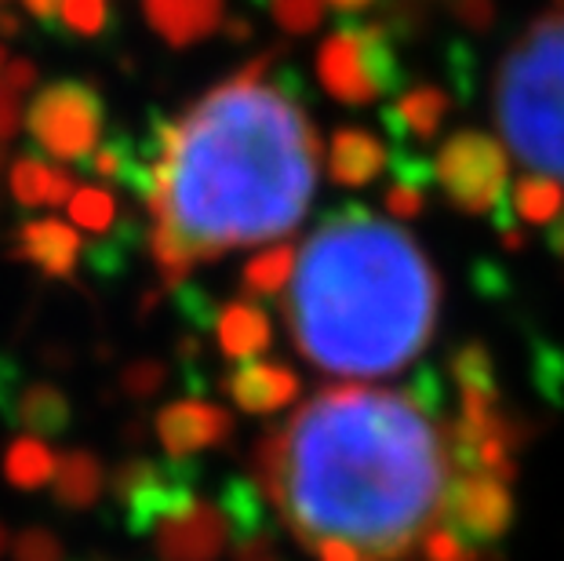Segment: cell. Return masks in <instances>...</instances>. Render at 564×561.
Listing matches in <instances>:
<instances>
[{"instance_id": "cell-41", "label": "cell", "mask_w": 564, "mask_h": 561, "mask_svg": "<svg viewBox=\"0 0 564 561\" xmlns=\"http://www.w3.org/2000/svg\"><path fill=\"white\" fill-rule=\"evenodd\" d=\"M317 561H368L361 551H354L350 543H339V540H328V543H321L317 547Z\"/></svg>"}, {"instance_id": "cell-21", "label": "cell", "mask_w": 564, "mask_h": 561, "mask_svg": "<svg viewBox=\"0 0 564 561\" xmlns=\"http://www.w3.org/2000/svg\"><path fill=\"white\" fill-rule=\"evenodd\" d=\"M58 456L44 445L41 438H15L8 441L4 449V477L8 485L22 488V493H33V488H44L55 477Z\"/></svg>"}, {"instance_id": "cell-48", "label": "cell", "mask_w": 564, "mask_h": 561, "mask_svg": "<svg viewBox=\"0 0 564 561\" xmlns=\"http://www.w3.org/2000/svg\"><path fill=\"white\" fill-rule=\"evenodd\" d=\"M256 4H270V0H256Z\"/></svg>"}, {"instance_id": "cell-16", "label": "cell", "mask_w": 564, "mask_h": 561, "mask_svg": "<svg viewBox=\"0 0 564 561\" xmlns=\"http://www.w3.org/2000/svg\"><path fill=\"white\" fill-rule=\"evenodd\" d=\"M215 339H219L223 354L230 362H256L273 339L270 314L267 306H259L256 300H234L219 310L215 317Z\"/></svg>"}, {"instance_id": "cell-11", "label": "cell", "mask_w": 564, "mask_h": 561, "mask_svg": "<svg viewBox=\"0 0 564 561\" xmlns=\"http://www.w3.org/2000/svg\"><path fill=\"white\" fill-rule=\"evenodd\" d=\"M226 393L241 412L248 416H267V412H281L299 398V376L292 368H284L278 362H241L226 376Z\"/></svg>"}, {"instance_id": "cell-36", "label": "cell", "mask_w": 564, "mask_h": 561, "mask_svg": "<svg viewBox=\"0 0 564 561\" xmlns=\"http://www.w3.org/2000/svg\"><path fill=\"white\" fill-rule=\"evenodd\" d=\"M387 208H390L398 219H415V216H423V208H426V190L408 186V183H393V186L387 190Z\"/></svg>"}, {"instance_id": "cell-19", "label": "cell", "mask_w": 564, "mask_h": 561, "mask_svg": "<svg viewBox=\"0 0 564 561\" xmlns=\"http://www.w3.org/2000/svg\"><path fill=\"white\" fill-rule=\"evenodd\" d=\"M106 493V471L95 452L66 449L55 467V504L63 510H88Z\"/></svg>"}, {"instance_id": "cell-25", "label": "cell", "mask_w": 564, "mask_h": 561, "mask_svg": "<svg viewBox=\"0 0 564 561\" xmlns=\"http://www.w3.org/2000/svg\"><path fill=\"white\" fill-rule=\"evenodd\" d=\"M452 373L459 393H481V398H499V379H496V362H491L485 343H463L452 354Z\"/></svg>"}, {"instance_id": "cell-1", "label": "cell", "mask_w": 564, "mask_h": 561, "mask_svg": "<svg viewBox=\"0 0 564 561\" xmlns=\"http://www.w3.org/2000/svg\"><path fill=\"white\" fill-rule=\"evenodd\" d=\"M273 55L226 77L183 121L153 114L139 139V158L158 172L147 245L172 289L194 262L281 241L306 219L321 142L295 69L281 66L270 77Z\"/></svg>"}, {"instance_id": "cell-35", "label": "cell", "mask_w": 564, "mask_h": 561, "mask_svg": "<svg viewBox=\"0 0 564 561\" xmlns=\"http://www.w3.org/2000/svg\"><path fill=\"white\" fill-rule=\"evenodd\" d=\"M452 15L459 26L474 33H488L496 26V0H452Z\"/></svg>"}, {"instance_id": "cell-23", "label": "cell", "mask_w": 564, "mask_h": 561, "mask_svg": "<svg viewBox=\"0 0 564 561\" xmlns=\"http://www.w3.org/2000/svg\"><path fill=\"white\" fill-rule=\"evenodd\" d=\"M510 205L524 223H554L564 212V186L546 175H521L510 190Z\"/></svg>"}, {"instance_id": "cell-31", "label": "cell", "mask_w": 564, "mask_h": 561, "mask_svg": "<svg viewBox=\"0 0 564 561\" xmlns=\"http://www.w3.org/2000/svg\"><path fill=\"white\" fill-rule=\"evenodd\" d=\"M175 310H178V317L186 321L189 328H215V317H219V306H215L208 300V292L197 289V284H175Z\"/></svg>"}, {"instance_id": "cell-24", "label": "cell", "mask_w": 564, "mask_h": 561, "mask_svg": "<svg viewBox=\"0 0 564 561\" xmlns=\"http://www.w3.org/2000/svg\"><path fill=\"white\" fill-rule=\"evenodd\" d=\"M295 259H299V252L292 245H278V248H270V252L248 259L241 270V284H245L248 300L251 295H281V289L292 284Z\"/></svg>"}, {"instance_id": "cell-33", "label": "cell", "mask_w": 564, "mask_h": 561, "mask_svg": "<svg viewBox=\"0 0 564 561\" xmlns=\"http://www.w3.org/2000/svg\"><path fill=\"white\" fill-rule=\"evenodd\" d=\"M390 169H393V183H408V186H419V190H426L430 183H434V164H430L423 153H408L404 147L393 150Z\"/></svg>"}, {"instance_id": "cell-7", "label": "cell", "mask_w": 564, "mask_h": 561, "mask_svg": "<svg viewBox=\"0 0 564 561\" xmlns=\"http://www.w3.org/2000/svg\"><path fill=\"white\" fill-rule=\"evenodd\" d=\"M434 179L441 183L444 197L466 216H491L499 201L507 197V147L474 128L455 131L441 142L434 158Z\"/></svg>"}, {"instance_id": "cell-47", "label": "cell", "mask_w": 564, "mask_h": 561, "mask_svg": "<svg viewBox=\"0 0 564 561\" xmlns=\"http://www.w3.org/2000/svg\"><path fill=\"white\" fill-rule=\"evenodd\" d=\"M4 66H8V52L0 47V69H4Z\"/></svg>"}, {"instance_id": "cell-43", "label": "cell", "mask_w": 564, "mask_h": 561, "mask_svg": "<svg viewBox=\"0 0 564 561\" xmlns=\"http://www.w3.org/2000/svg\"><path fill=\"white\" fill-rule=\"evenodd\" d=\"M223 33H226L230 41H248V37H251V22L241 19V15H234V19H226V22H223Z\"/></svg>"}, {"instance_id": "cell-5", "label": "cell", "mask_w": 564, "mask_h": 561, "mask_svg": "<svg viewBox=\"0 0 564 561\" xmlns=\"http://www.w3.org/2000/svg\"><path fill=\"white\" fill-rule=\"evenodd\" d=\"M317 77L324 91L346 106H368L379 95H398L404 88L398 41L379 22L343 19L321 44Z\"/></svg>"}, {"instance_id": "cell-30", "label": "cell", "mask_w": 564, "mask_h": 561, "mask_svg": "<svg viewBox=\"0 0 564 561\" xmlns=\"http://www.w3.org/2000/svg\"><path fill=\"white\" fill-rule=\"evenodd\" d=\"M164 384H167V365L153 362V357H142V362L128 365L121 373V390L131 401H150L153 393H161Z\"/></svg>"}, {"instance_id": "cell-28", "label": "cell", "mask_w": 564, "mask_h": 561, "mask_svg": "<svg viewBox=\"0 0 564 561\" xmlns=\"http://www.w3.org/2000/svg\"><path fill=\"white\" fill-rule=\"evenodd\" d=\"M324 4L328 0H270V11L281 30L303 37V33H314L324 22Z\"/></svg>"}, {"instance_id": "cell-37", "label": "cell", "mask_w": 564, "mask_h": 561, "mask_svg": "<svg viewBox=\"0 0 564 561\" xmlns=\"http://www.w3.org/2000/svg\"><path fill=\"white\" fill-rule=\"evenodd\" d=\"M22 368H19V362L11 354H4L0 350V420H4V412L11 409V401H15V393L22 390Z\"/></svg>"}, {"instance_id": "cell-10", "label": "cell", "mask_w": 564, "mask_h": 561, "mask_svg": "<svg viewBox=\"0 0 564 561\" xmlns=\"http://www.w3.org/2000/svg\"><path fill=\"white\" fill-rule=\"evenodd\" d=\"M158 554L164 561H215L230 540V521L219 504H194L175 518H164L158 529Z\"/></svg>"}, {"instance_id": "cell-18", "label": "cell", "mask_w": 564, "mask_h": 561, "mask_svg": "<svg viewBox=\"0 0 564 561\" xmlns=\"http://www.w3.org/2000/svg\"><path fill=\"white\" fill-rule=\"evenodd\" d=\"M387 147L365 128H339L332 136L328 169L339 186H368L387 169Z\"/></svg>"}, {"instance_id": "cell-17", "label": "cell", "mask_w": 564, "mask_h": 561, "mask_svg": "<svg viewBox=\"0 0 564 561\" xmlns=\"http://www.w3.org/2000/svg\"><path fill=\"white\" fill-rule=\"evenodd\" d=\"M8 186L11 194L22 208H58V205H69V197L77 194V183L74 175L47 164L37 150L22 153L19 161H11V172H8Z\"/></svg>"}, {"instance_id": "cell-2", "label": "cell", "mask_w": 564, "mask_h": 561, "mask_svg": "<svg viewBox=\"0 0 564 561\" xmlns=\"http://www.w3.org/2000/svg\"><path fill=\"white\" fill-rule=\"evenodd\" d=\"M448 438L408 390L324 387L251 452V482L295 543L339 540L368 561H404L452 485Z\"/></svg>"}, {"instance_id": "cell-20", "label": "cell", "mask_w": 564, "mask_h": 561, "mask_svg": "<svg viewBox=\"0 0 564 561\" xmlns=\"http://www.w3.org/2000/svg\"><path fill=\"white\" fill-rule=\"evenodd\" d=\"M219 510L230 521L234 540H248V536L273 532L270 515H267V496L251 477H230L219 493Z\"/></svg>"}, {"instance_id": "cell-4", "label": "cell", "mask_w": 564, "mask_h": 561, "mask_svg": "<svg viewBox=\"0 0 564 561\" xmlns=\"http://www.w3.org/2000/svg\"><path fill=\"white\" fill-rule=\"evenodd\" d=\"M491 110L513 158L564 186V11L535 19L510 44Z\"/></svg>"}, {"instance_id": "cell-29", "label": "cell", "mask_w": 564, "mask_h": 561, "mask_svg": "<svg viewBox=\"0 0 564 561\" xmlns=\"http://www.w3.org/2000/svg\"><path fill=\"white\" fill-rule=\"evenodd\" d=\"M63 26L74 37H99L110 26L106 0H63Z\"/></svg>"}, {"instance_id": "cell-32", "label": "cell", "mask_w": 564, "mask_h": 561, "mask_svg": "<svg viewBox=\"0 0 564 561\" xmlns=\"http://www.w3.org/2000/svg\"><path fill=\"white\" fill-rule=\"evenodd\" d=\"M15 561H63V543L47 529H26L15 540Z\"/></svg>"}, {"instance_id": "cell-9", "label": "cell", "mask_w": 564, "mask_h": 561, "mask_svg": "<svg viewBox=\"0 0 564 561\" xmlns=\"http://www.w3.org/2000/svg\"><path fill=\"white\" fill-rule=\"evenodd\" d=\"M153 431H158L164 452L172 460H189L194 452L215 449L234 434V416L208 404L204 398L172 401L153 416Z\"/></svg>"}, {"instance_id": "cell-14", "label": "cell", "mask_w": 564, "mask_h": 561, "mask_svg": "<svg viewBox=\"0 0 564 561\" xmlns=\"http://www.w3.org/2000/svg\"><path fill=\"white\" fill-rule=\"evenodd\" d=\"M223 0H142L147 22L172 47H189L223 30Z\"/></svg>"}, {"instance_id": "cell-3", "label": "cell", "mask_w": 564, "mask_h": 561, "mask_svg": "<svg viewBox=\"0 0 564 561\" xmlns=\"http://www.w3.org/2000/svg\"><path fill=\"white\" fill-rule=\"evenodd\" d=\"M281 310L314 368L379 379L412 365L434 336L441 278L412 234L350 201L299 248Z\"/></svg>"}, {"instance_id": "cell-45", "label": "cell", "mask_w": 564, "mask_h": 561, "mask_svg": "<svg viewBox=\"0 0 564 561\" xmlns=\"http://www.w3.org/2000/svg\"><path fill=\"white\" fill-rule=\"evenodd\" d=\"M328 4H332L335 11H346V15H354V11H361V8H368V4H376V0H328Z\"/></svg>"}, {"instance_id": "cell-13", "label": "cell", "mask_w": 564, "mask_h": 561, "mask_svg": "<svg viewBox=\"0 0 564 561\" xmlns=\"http://www.w3.org/2000/svg\"><path fill=\"white\" fill-rule=\"evenodd\" d=\"M452 110V95L437 85H419L398 95V103H390L379 114L382 128L393 147H408V142H430L444 125V117Z\"/></svg>"}, {"instance_id": "cell-26", "label": "cell", "mask_w": 564, "mask_h": 561, "mask_svg": "<svg viewBox=\"0 0 564 561\" xmlns=\"http://www.w3.org/2000/svg\"><path fill=\"white\" fill-rule=\"evenodd\" d=\"M69 219L91 234H110L117 219H121V208H117V197L106 186H77V194L69 197Z\"/></svg>"}, {"instance_id": "cell-15", "label": "cell", "mask_w": 564, "mask_h": 561, "mask_svg": "<svg viewBox=\"0 0 564 561\" xmlns=\"http://www.w3.org/2000/svg\"><path fill=\"white\" fill-rule=\"evenodd\" d=\"M4 423L26 434L58 438L74 427V404L55 384H22L11 409L4 412Z\"/></svg>"}, {"instance_id": "cell-40", "label": "cell", "mask_w": 564, "mask_h": 561, "mask_svg": "<svg viewBox=\"0 0 564 561\" xmlns=\"http://www.w3.org/2000/svg\"><path fill=\"white\" fill-rule=\"evenodd\" d=\"M26 11L41 22L44 30H58V19H63V0H22Z\"/></svg>"}, {"instance_id": "cell-8", "label": "cell", "mask_w": 564, "mask_h": 561, "mask_svg": "<svg viewBox=\"0 0 564 561\" xmlns=\"http://www.w3.org/2000/svg\"><path fill=\"white\" fill-rule=\"evenodd\" d=\"M441 525H448L470 547L496 543L513 525V496L507 482L488 474H455L444 493Z\"/></svg>"}, {"instance_id": "cell-34", "label": "cell", "mask_w": 564, "mask_h": 561, "mask_svg": "<svg viewBox=\"0 0 564 561\" xmlns=\"http://www.w3.org/2000/svg\"><path fill=\"white\" fill-rule=\"evenodd\" d=\"M535 379H539V390L561 401L564 398V354L554 350V346H535Z\"/></svg>"}, {"instance_id": "cell-12", "label": "cell", "mask_w": 564, "mask_h": 561, "mask_svg": "<svg viewBox=\"0 0 564 561\" xmlns=\"http://www.w3.org/2000/svg\"><path fill=\"white\" fill-rule=\"evenodd\" d=\"M11 256L33 262L44 278L69 281L77 273L80 237L63 219H26L15 226V248H11Z\"/></svg>"}, {"instance_id": "cell-39", "label": "cell", "mask_w": 564, "mask_h": 561, "mask_svg": "<svg viewBox=\"0 0 564 561\" xmlns=\"http://www.w3.org/2000/svg\"><path fill=\"white\" fill-rule=\"evenodd\" d=\"M0 80H4V85L15 95H22V91H30L33 85H37V66H33L30 58H11Z\"/></svg>"}, {"instance_id": "cell-6", "label": "cell", "mask_w": 564, "mask_h": 561, "mask_svg": "<svg viewBox=\"0 0 564 561\" xmlns=\"http://www.w3.org/2000/svg\"><path fill=\"white\" fill-rule=\"evenodd\" d=\"M106 128V103L88 80H52L26 110L33 150L55 161L84 164L99 150Z\"/></svg>"}, {"instance_id": "cell-42", "label": "cell", "mask_w": 564, "mask_h": 561, "mask_svg": "<svg viewBox=\"0 0 564 561\" xmlns=\"http://www.w3.org/2000/svg\"><path fill=\"white\" fill-rule=\"evenodd\" d=\"M546 248L554 252L557 259H564V212L561 216L550 223V230H546Z\"/></svg>"}, {"instance_id": "cell-22", "label": "cell", "mask_w": 564, "mask_h": 561, "mask_svg": "<svg viewBox=\"0 0 564 561\" xmlns=\"http://www.w3.org/2000/svg\"><path fill=\"white\" fill-rule=\"evenodd\" d=\"M139 161H142L139 158V139H131L128 131H113V136H106L99 142V150H95L80 169L95 179H106V183L128 190L131 175H135V169H139Z\"/></svg>"}, {"instance_id": "cell-46", "label": "cell", "mask_w": 564, "mask_h": 561, "mask_svg": "<svg viewBox=\"0 0 564 561\" xmlns=\"http://www.w3.org/2000/svg\"><path fill=\"white\" fill-rule=\"evenodd\" d=\"M8 551V529H4V521H0V554Z\"/></svg>"}, {"instance_id": "cell-44", "label": "cell", "mask_w": 564, "mask_h": 561, "mask_svg": "<svg viewBox=\"0 0 564 561\" xmlns=\"http://www.w3.org/2000/svg\"><path fill=\"white\" fill-rule=\"evenodd\" d=\"M0 33H8V37H19L22 33V22L11 15V11H0Z\"/></svg>"}, {"instance_id": "cell-27", "label": "cell", "mask_w": 564, "mask_h": 561, "mask_svg": "<svg viewBox=\"0 0 564 561\" xmlns=\"http://www.w3.org/2000/svg\"><path fill=\"white\" fill-rule=\"evenodd\" d=\"M404 561H481V554H477V547L463 543L448 525L437 521L434 529L423 532V540L408 551Z\"/></svg>"}, {"instance_id": "cell-38", "label": "cell", "mask_w": 564, "mask_h": 561, "mask_svg": "<svg viewBox=\"0 0 564 561\" xmlns=\"http://www.w3.org/2000/svg\"><path fill=\"white\" fill-rule=\"evenodd\" d=\"M15 131H19V95L0 80V150H4V142L15 139Z\"/></svg>"}]
</instances>
